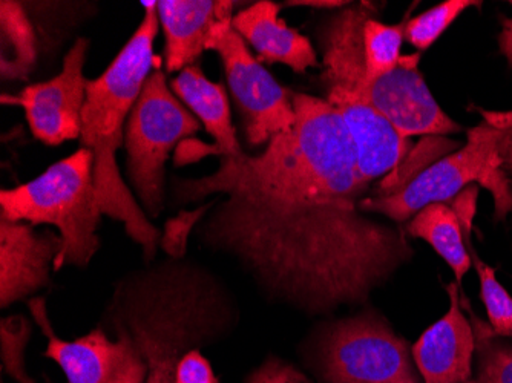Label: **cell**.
Segmentation results:
<instances>
[{
    "mask_svg": "<svg viewBox=\"0 0 512 383\" xmlns=\"http://www.w3.org/2000/svg\"><path fill=\"white\" fill-rule=\"evenodd\" d=\"M500 53L508 59L512 66V19L502 20V33L499 36Z\"/></svg>",
    "mask_w": 512,
    "mask_h": 383,
    "instance_id": "cell-28",
    "label": "cell"
},
{
    "mask_svg": "<svg viewBox=\"0 0 512 383\" xmlns=\"http://www.w3.org/2000/svg\"><path fill=\"white\" fill-rule=\"evenodd\" d=\"M405 233L427 241L434 252L453 270L457 284L462 285L463 278L473 264L463 239L462 226L453 207L445 203H433L424 207L408 221Z\"/></svg>",
    "mask_w": 512,
    "mask_h": 383,
    "instance_id": "cell-19",
    "label": "cell"
},
{
    "mask_svg": "<svg viewBox=\"0 0 512 383\" xmlns=\"http://www.w3.org/2000/svg\"><path fill=\"white\" fill-rule=\"evenodd\" d=\"M105 318L137 345L148 367L146 383H175L184 354L223 336L230 305L211 273L172 258L122 279Z\"/></svg>",
    "mask_w": 512,
    "mask_h": 383,
    "instance_id": "cell-2",
    "label": "cell"
},
{
    "mask_svg": "<svg viewBox=\"0 0 512 383\" xmlns=\"http://www.w3.org/2000/svg\"><path fill=\"white\" fill-rule=\"evenodd\" d=\"M419 60L421 54L402 56L393 71L373 82H365L364 65L356 66L327 83V88L336 86L361 95L408 140L414 135L456 134L462 131L434 100L417 69Z\"/></svg>",
    "mask_w": 512,
    "mask_h": 383,
    "instance_id": "cell-9",
    "label": "cell"
},
{
    "mask_svg": "<svg viewBox=\"0 0 512 383\" xmlns=\"http://www.w3.org/2000/svg\"><path fill=\"white\" fill-rule=\"evenodd\" d=\"M474 5H480V2H474V0H447V2H442V4L425 11V13L408 20L405 23L404 37L417 50H428L453 25L454 20L463 11L474 7Z\"/></svg>",
    "mask_w": 512,
    "mask_h": 383,
    "instance_id": "cell-23",
    "label": "cell"
},
{
    "mask_svg": "<svg viewBox=\"0 0 512 383\" xmlns=\"http://www.w3.org/2000/svg\"><path fill=\"white\" fill-rule=\"evenodd\" d=\"M89 40L77 39L62 63V71L46 82L33 83L17 95H4V105H17L27 115L31 134L43 145L80 140L86 103V56Z\"/></svg>",
    "mask_w": 512,
    "mask_h": 383,
    "instance_id": "cell-11",
    "label": "cell"
},
{
    "mask_svg": "<svg viewBox=\"0 0 512 383\" xmlns=\"http://www.w3.org/2000/svg\"><path fill=\"white\" fill-rule=\"evenodd\" d=\"M206 50L220 54L250 146L266 145L275 135L295 126L293 94L250 54L243 37L232 27V20L215 25L207 37Z\"/></svg>",
    "mask_w": 512,
    "mask_h": 383,
    "instance_id": "cell-8",
    "label": "cell"
},
{
    "mask_svg": "<svg viewBox=\"0 0 512 383\" xmlns=\"http://www.w3.org/2000/svg\"><path fill=\"white\" fill-rule=\"evenodd\" d=\"M0 217L31 226H53L63 241L54 272L88 266L100 249L102 220L94 184V155L79 148L43 174L0 192Z\"/></svg>",
    "mask_w": 512,
    "mask_h": 383,
    "instance_id": "cell-4",
    "label": "cell"
},
{
    "mask_svg": "<svg viewBox=\"0 0 512 383\" xmlns=\"http://www.w3.org/2000/svg\"><path fill=\"white\" fill-rule=\"evenodd\" d=\"M327 102L339 112L355 145L359 172L367 183L393 171L411 143L361 95L344 88H327Z\"/></svg>",
    "mask_w": 512,
    "mask_h": 383,
    "instance_id": "cell-14",
    "label": "cell"
},
{
    "mask_svg": "<svg viewBox=\"0 0 512 383\" xmlns=\"http://www.w3.org/2000/svg\"><path fill=\"white\" fill-rule=\"evenodd\" d=\"M310 357L324 383H424L408 342L375 311L324 325Z\"/></svg>",
    "mask_w": 512,
    "mask_h": 383,
    "instance_id": "cell-6",
    "label": "cell"
},
{
    "mask_svg": "<svg viewBox=\"0 0 512 383\" xmlns=\"http://www.w3.org/2000/svg\"><path fill=\"white\" fill-rule=\"evenodd\" d=\"M477 195H479V187H467L451 201V207L459 218L463 239H465L468 253H470L471 264L479 275L480 299L488 313V321H490L488 324L497 336L512 339V296L497 281L496 270L480 258L479 253L474 249L473 241H471L474 217H476Z\"/></svg>",
    "mask_w": 512,
    "mask_h": 383,
    "instance_id": "cell-18",
    "label": "cell"
},
{
    "mask_svg": "<svg viewBox=\"0 0 512 383\" xmlns=\"http://www.w3.org/2000/svg\"><path fill=\"white\" fill-rule=\"evenodd\" d=\"M30 310L48 338L43 356L62 368L69 383H146L145 359L122 327H111L117 336L114 341L102 327L74 341H63L51 327L42 298L31 299Z\"/></svg>",
    "mask_w": 512,
    "mask_h": 383,
    "instance_id": "cell-10",
    "label": "cell"
},
{
    "mask_svg": "<svg viewBox=\"0 0 512 383\" xmlns=\"http://www.w3.org/2000/svg\"><path fill=\"white\" fill-rule=\"evenodd\" d=\"M404 25H385L375 17L365 23L364 60L365 82H373L393 71L401 60Z\"/></svg>",
    "mask_w": 512,
    "mask_h": 383,
    "instance_id": "cell-22",
    "label": "cell"
},
{
    "mask_svg": "<svg viewBox=\"0 0 512 383\" xmlns=\"http://www.w3.org/2000/svg\"><path fill=\"white\" fill-rule=\"evenodd\" d=\"M63 241L25 221L0 217V305L10 307L50 284Z\"/></svg>",
    "mask_w": 512,
    "mask_h": 383,
    "instance_id": "cell-12",
    "label": "cell"
},
{
    "mask_svg": "<svg viewBox=\"0 0 512 383\" xmlns=\"http://www.w3.org/2000/svg\"><path fill=\"white\" fill-rule=\"evenodd\" d=\"M307 383H313V382H310V380H307Z\"/></svg>",
    "mask_w": 512,
    "mask_h": 383,
    "instance_id": "cell-30",
    "label": "cell"
},
{
    "mask_svg": "<svg viewBox=\"0 0 512 383\" xmlns=\"http://www.w3.org/2000/svg\"><path fill=\"white\" fill-rule=\"evenodd\" d=\"M2 361L5 370L17 383H34L25 370L23 353L31 336V325L23 316L2 319Z\"/></svg>",
    "mask_w": 512,
    "mask_h": 383,
    "instance_id": "cell-24",
    "label": "cell"
},
{
    "mask_svg": "<svg viewBox=\"0 0 512 383\" xmlns=\"http://www.w3.org/2000/svg\"><path fill=\"white\" fill-rule=\"evenodd\" d=\"M2 77L27 80L36 65V33L30 17L17 2H2Z\"/></svg>",
    "mask_w": 512,
    "mask_h": 383,
    "instance_id": "cell-20",
    "label": "cell"
},
{
    "mask_svg": "<svg viewBox=\"0 0 512 383\" xmlns=\"http://www.w3.org/2000/svg\"><path fill=\"white\" fill-rule=\"evenodd\" d=\"M307 380L306 374L295 365L272 356L247 376L246 383H307Z\"/></svg>",
    "mask_w": 512,
    "mask_h": 383,
    "instance_id": "cell-25",
    "label": "cell"
},
{
    "mask_svg": "<svg viewBox=\"0 0 512 383\" xmlns=\"http://www.w3.org/2000/svg\"><path fill=\"white\" fill-rule=\"evenodd\" d=\"M462 307L473 324L476 351L473 374L465 383H512V341L494 333L488 322L474 315L470 302L462 293Z\"/></svg>",
    "mask_w": 512,
    "mask_h": 383,
    "instance_id": "cell-21",
    "label": "cell"
},
{
    "mask_svg": "<svg viewBox=\"0 0 512 383\" xmlns=\"http://www.w3.org/2000/svg\"><path fill=\"white\" fill-rule=\"evenodd\" d=\"M499 137V129L488 122L471 129L467 145L460 151L431 164L401 189L365 198L362 212L381 213L396 223H404L430 204L453 201L477 181L493 192L496 218L503 220L512 209V195L503 174Z\"/></svg>",
    "mask_w": 512,
    "mask_h": 383,
    "instance_id": "cell-5",
    "label": "cell"
},
{
    "mask_svg": "<svg viewBox=\"0 0 512 383\" xmlns=\"http://www.w3.org/2000/svg\"><path fill=\"white\" fill-rule=\"evenodd\" d=\"M511 4H512V2H511Z\"/></svg>",
    "mask_w": 512,
    "mask_h": 383,
    "instance_id": "cell-31",
    "label": "cell"
},
{
    "mask_svg": "<svg viewBox=\"0 0 512 383\" xmlns=\"http://www.w3.org/2000/svg\"><path fill=\"white\" fill-rule=\"evenodd\" d=\"M229 0H160L158 19L165 33L168 73L195 65L206 51L207 37L215 25L234 19Z\"/></svg>",
    "mask_w": 512,
    "mask_h": 383,
    "instance_id": "cell-15",
    "label": "cell"
},
{
    "mask_svg": "<svg viewBox=\"0 0 512 383\" xmlns=\"http://www.w3.org/2000/svg\"><path fill=\"white\" fill-rule=\"evenodd\" d=\"M279 11L281 7L275 2L260 0L235 14L232 27L269 65L283 63L298 74L319 66L312 42L295 28L287 27Z\"/></svg>",
    "mask_w": 512,
    "mask_h": 383,
    "instance_id": "cell-16",
    "label": "cell"
},
{
    "mask_svg": "<svg viewBox=\"0 0 512 383\" xmlns=\"http://www.w3.org/2000/svg\"><path fill=\"white\" fill-rule=\"evenodd\" d=\"M175 383H220V379L201 351L192 350L184 354L178 364Z\"/></svg>",
    "mask_w": 512,
    "mask_h": 383,
    "instance_id": "cell-26",
    "label": "cell"
},
{
    "mask_svg": "<svg viewBox=\"0 0 512 383\" xmlns=\"http://www.w3.org/2000/svg\"><path fill=\"white\" fill-rule=\"evenodd\" d=\"M171 89L217 141L214 154L220 157L243 154L230 115L229 97L221 83L211 82L200 66L192 65L172 80Z\"/></svg>",
    "mask_w": 512,
    "mask_h": 383,
    "instance_id": "cell-17",
    "label": "cell"
},
{
    "mask_svg": "<svg viewBox=\"0 0 512 383\" xmlns=\"http://www.w3.org/2000/svg\"><path fill=\"white\" fill-rule=\"evenodd\" d=\"M145 16L102 76L88 80L82 115L80 148L94 155V184L100 212L125 226L129 238L143 249L146 261H154L161 233L135 201L131 187L120 174L115 154L125 143L123 131L140 97L151 69L160 60L154 42L160 28L157 2H143Z\"/></svg>",
    "mask_w": 512,
    "mask_h": 383,
    "instance_id": "cell-3",
    "label": "cell"
},
{
    "mask_svg": "<svg viewBox=\"0 0 512 383\" xmlns=\"http://www.w3.org/2000/svg\"><path fill=\"white\" fill-rule=\"evenodd\" d=\"M350 2H333V0H295L289 2L293 7H313V8H342Z\"/></svg>",
    "mask_w": 512,
    "mask_h": 383,
    "instance_id": "cell-29",
    "label": "cell"
},
{
    "mask_svg": "<svg viewBox=\"0 0 512 383\" xmlns=\"http://www.w3.org/2000/svg\"><path fill=\"white\" fill-rule=\"evenodd\" d=\"M459 287L457 282L447 285L450 308L411 348L424 383H465L473 374L476 338L460 302Z\"/></svg>",
    "mask_w": 512,
    "mask_h": 383,
    "instance_id": "cell-13",
    "label": "cell"
},
{
    "mask_svg": "<svg viewBox=\"0 0 512 383\" xmlns=\"http://www.w3.org/2000/svg\"><path fill=\"white\" fill-rule=\"evenodd\" d=\"M486 122L499 129V155L503 171L512 175V112L486 114Z\"/></svg>",
    "mask_w": 512,
    "mask_h": 383,
    "instance_id": "cell-27",
    "label": "cell"
},
{
    "mask_svg": "<svg viewBox=\"0 0 512 383\" xmlns=\"http://www.w3.org/2000/svg\"><path fill=\"white\" fill-rule=\"evenodd\" d=\"M160 68L149 74L125 129L126 174L146 215L157 218L165 206V164L175 146L200 131Z\"/></svg>",
    "mask_w": 512,
    "mask_h": 383,
    "instance_id": "cell-7",
    "label": "cell"
},
{
    "mask_svg": "<svg viewBox=\"0 0 512 383\" xmlns=\"http://www.w3.org/2000/svg\"><path fill=\"white\" fill-rule=\"evenodd\" d=\"M296 123L258 155H223L217 171L175 180L178 204L211 195L201 241L234 256L267 298L306 315L364 305L413 259L401 227L361 210L370 183L327 100L293 94Z\"/></svg>",
    "mask_w": 512,
    "mask_h": 383,
    "instance_id": "cell-1",
    "label": "cell"
}]
</instances>
